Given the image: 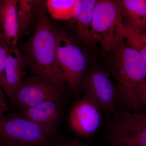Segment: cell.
<instances>
[{
    "instance_id": "cell-7",
    "label": "cell",
    "mask_w": 146,
    "mask_h": 146,
    "mask_svg": "<svg viewBox=\"0 0 146 146\" xmlns=\"http://www.w3.org/2000/svg\"><path fill=\"white\" fill-rule=\"evenodd\" d=\"M64 93L48 81L36 76H25L16 94L13 107L23 110L49 100L61 99Z\"/></svg>"
},
{
    "instance_id": "cell-2",
    "label": "cell",
    "mask_w": 146,
    "mask_h": 146,
    "mask_svg": "<svg viewBox=\"0 0 146 146\" xmlns=\"http://www.w3.org/2000/svg\"><path fill=\"white\" fill-rule=\"evenodd\" d=\"M112 71L118 81V98L128 109L143 111L144 107L132 89L134 84L146 80V61L138 51L123 42L115 51Z\"/></svg>"
},
{
    "instance_id": "cell-11",
    "label": "cell",
    "mask_w": 146,
    "mask_h": 146,
    "mask_svg": "<svg viewBox=\"0 0 146 146\" xmlns=\"http://www.w3.org/2000/svg\"><path fill=\"white\" fill-rule=\"evenodd\" d=\"M96 0H76L73 24L78 37L86 44L95 45L93 35V20Z\"/></svg>"
},
{
    "instance_id": "cell-1",
    "label": "cell",
    "mask_w": 146,
    "mask_h": 146,
    "mask_svg": "<svg viewBox=\"0 0 146 146\" xmlns=\"http://www.w3.org/2000/svg\"><path fill=\"white\" fill-rule=\"evenodd\" d=\"M35 9V29L19 49L22 62L26 70L46 80L64 93L66 84L58 66L54 27L49 18L46 1H36Z\"/></svg>"
},
{
    "instance_id": "cell-5",
    "label": "cell",
    "mask_w": 146,
    "mask_h": 146,
    "mask_svg": "<svg viewBox=\"0 0 146 146\" xmlns=\"http://www.w3.org/2000/svg\"><path fill=\"white\" fill-rule=\"evenodd\" d=\"M56 58L66 85L75 91L81 83L87 66V57L81 48L60 30L54 28Z\"/></svg>"
},
{
    "instance_id": "cell-8",
    "label": "cell",
    "mask_w": 146,
    "mask_h": 146,
    "mask_svg": "<svg viewBox=\"0 0 146 146\" xmlns=\"http://www.w3.org/2000/svg\"><path fill=\"white\" fill-rule=\"evenodd\" d=\"M102 111L93 101L84 96L71 108L69 116L70 127L78 136L91 137L101 124Z\"/></svg>"
},
{
    "instance_id": "cell-3",
    "label": "cell",
    "mask_w": 146,
    "mask_h": 146,
    "mask_svg": "<svg viewBox=\"0 0 146 146\" xmlns=\"http://www.w3.org/2000/svg\"><path fill=\"white\" fill-rule=\"evenodd\" d=\"M55 130L42 126L20 115L0 118V144L8 146H54Z\"/></svg>"
},
{
    "instance_id": "cell-24",
    "label": "cell",
    "mask_w": 146,
    "mask_h": 146,
    "mask_svg": "<svg viewBox=\"0 0 146 146\" xmlns=\"http://www.w3.org/2000/svg\"><path fill=\"white\" fill-rule=\"evenodd\" d=\"M68 146H74V141H73V142H72Z\"/></svg>"
},
{
    "instance_id": "cell-14",
    "label": "cell",
    "mask_w": 146,
    "mask_h": 146,
    "mask_svg": "<svg viewBox=\"0 0 146 146\" xmlns=\"http://www.w3.org/2000/svg\"><path fill=\"white\" fill-rule=\"evenodd\" d=\"M18 0H1L0 5V27L3 39L10 47L17 46L19 33L17 14Z\"/></svg>"
},
{
    "instance_id": "cell-4",
    "label": "cell",
    "mask_w": 146,
    "mask_h": 146,
    "mask_svg": "<svg viewBox=\"0 0 146 146\" xmlns=\"http://www.w3.org/2000/svg\"><path fill=\"white\" fill-rule=\"evenodd\" d=\"M126 32L118 1H98L93 16L95 44H100L105 51H115L125 40Z\"/></svg>"
},
{
    "instance_id": "cell-18",
    "label": "cell",
    "mask_w": 146,
    "mask_h": 146,
    "mask_svg": "<svg viewBox=\"0 0 146 146\" xmlns=\"http://www.w3.org/2000/svg\"><path fill=\"white\" fill-rule=\"evenodd\" d=\"M9 46L3 39H0V85L3 89L5 85V66Z\"/></svg>"
},
{
    "instance_id": "cell-16",
    "label": "cell",
    "mask_w": 146,
    "mask_h": 146,
    "mask_svg": "<svg viewBox=\"0 0 146 146\" xmlns=\"http://www.w3.org/2000/svg\"><path fill=\"white\" fill-rule=\"evenodd\" d=\"M35 1L18 0L17 1V14L20 37L26 31L30 25L35 11Z\"/></svg>"
},
{
    "instance_id": "cell-26",
    "label": "cell",
    "mask_w": 146,
    "mask_h": 146,
    "mask_svg": "<svg viewBox=\"0 0 146 146\" xmlns=\"http://www.w3.org/2000/svg\"><path fill=\"white\" fill-rule=\"evenodd\" d=\"M1 0H0V5H1Z\"/></svg>"
},
{
    "instance_id": "cell-22",
    "label": "cell",
    "mask_w": 146,
    "mask_h": 146,
    "mask_svg": "<svg viewBox=\"0 0 146 146\" xmlns=\"http://www.w3.org/2000/svg\"><path fill=\"white\" fill-rule=\"evenodd\" d=\"M74 146H92L88 145H85L81 143H80L77 140H74Z\"/></svg>"
},
{
    "instance_id": "cell-9",
    "label": "cell",
    "mask_w": 146,
    "mask_h": 146,
    "mask_svg": "<svg viewBox=\"0 0 146 146\" xmlns=\"http://www.w3.org/2000/svg\"><path fill=\"white\" fill-rule=\"evenodd\" d=\"M83 87L85 96L93 101L102 111L116 112L117 88L104 72L98 69L91 70L84 78Z\"/></svg>"
},
{
    "instance_id": "cell-10",
    "label": "cell",
    "mask_w": 146,
    "mask_h": 146,
    "mask_svg": "<svg viewBox=\"0 0 146 146\" xmlns=\"http://www.w3.org/2000/svg\"><path fill=\"white\" fill-rule=\"evenodd\" d=\"M26 71L22 62L19 48L17 46L9 47L5 63V82L3 90L12 107Z\"/></svg>"
},
{
    "instance_id": "cell-13",
    "label": "cell",
    "mask_w": 146,
    "mask_h": 146,
    "mask_svg": "<svg viewBox=\"0 0 146 146\" xmlns=\"http://www.w3.org/2000/svg\"><path fill=\"white\" fill-rule=\"evenodd\" d=\"M59 101H45L23 110L19 115L39 125L55 130L60 115Z\"/></svg>"
},
{
    "instance_id": "cell-25",
    "label": "cell",
    "mask_w": 146,
    "mask_h": 146,
    "mask_svg": "<svg viewBox=\"0 0 146 146\" xmlns=\"http://www.w3.org/2000/svg\"><path fill=\"white\" fill-rule=\"evenodd\" d=\"M2 146H8L6 145H2Z\"/></svg>"
},
{
    "instance_id": "cell-20",
    "label": "cell",
    "mask_w": 146,
    "mask_h": 146,
    "mask_svg": "<svg viewBox=\"0 0 146 146\" xmlns=\"http://www.w3.org/2000/svg\"><path fill=\"white\" fill-rule=\"evenodd\" d=\"M8 104L0 98V118L5 115V112L8 109Z\"/></svg>"
},
{
    "instance_id": "cell-17",
    "label": "cell",
    "mask_w": 146,
    "mask_h": 146,
    "mask_svg": "<svg viewBox=\"0 0 146 146\" xmlns=\"http://www.w3.org/2000/svg\"><path fill=\"white\" fill-rule=\"evenodd\" d=\"M125 41L128 46L138 51L146 61V35L138 34L126 29Z\"/></svg>"
},
{
    "instance_id": "cell-19",
    "label": "cell",
    "mask_w": 146,
    "mask_h": 146,
    "mask_svg": "<svg viewBox=\"0 0 146 146\" xmlns=\"http://www.w3.org/2000/svg\"><path fill=\"white\" fill-rule=\"evenodd\" d=\"M132 89L141 104L146 107V80L134 84Z\"/></svg>"
},
{
    "instance_id": "cell-21",
    "label": "cell",
    "mask_w": 146,
    "mask_h": 146,
    "mask_svg": "<svg viewBox=\"0 0 146 146\" xmlns=\"http://www.w3.org/2000/svg\"><path fill=\"white\" fill-rule=\"evenodd\" d=\"M0 98L3 100L5 102L7 103L8 104V101L6 98L5 93L1 85H0Z\"/></svg>"
},
{
    "instance_id": "cell-15",
    "label": "cell",
    "mask_w": 146,
    "mask_h": 146,
    "mask_svg": "<svg viewBox=\"0 0 146 146\" xmlns=\"http://www.w3.org/2000/svg\"><path fill=\"white\" fill-rule=\"evenodd\" d=\"M76 1L47 0L46 1L47 12L56 20H71L74 16Z\"/></svg>"
},
{
    "instance_id": "cell-23",
    "label": "cell",
    "mask_w": 146,
    "mask_h": 146,
    "mask_svg": "<svg viewBox=\"0 0 146 146\" xmlns=\"http://www.w3.org/2000/svg\"><path fill=\"white\" fill-rule=\"evenodd\" d=\"M4 35L1 29V27H0V39H3Z\"/></svg>"
},
{
    "instance_id": "cell-6",
    "label": "cell",
    "mask_w": 146,
    "mask_h": 146,
    "mask_svg": "<svg viewBox=\"0 0 146 146\" xmlns=\"http://www.w3.org/2000/svg\"><path fill=\"white\" fill-rule=\"evenodd\" d=\"M108 130L114 146H146V115L129 109L115 112Z\"/></svg>"
},
{
    "instance_id": "cell-12",
    "label": "cell",
    "mask_w": 146,
    "mask_h": 146,
    "mask_svg": "<svg viewBox=\"0 0 146 146\" xmlns=\"http://www.w3.org/2000/svg\"><path fill=\"white\" fill-rule=\"evenodd\" d=\"M118 2L125 28L138 34L146 35V0Z\"/></svg>"
}]
</instances>
